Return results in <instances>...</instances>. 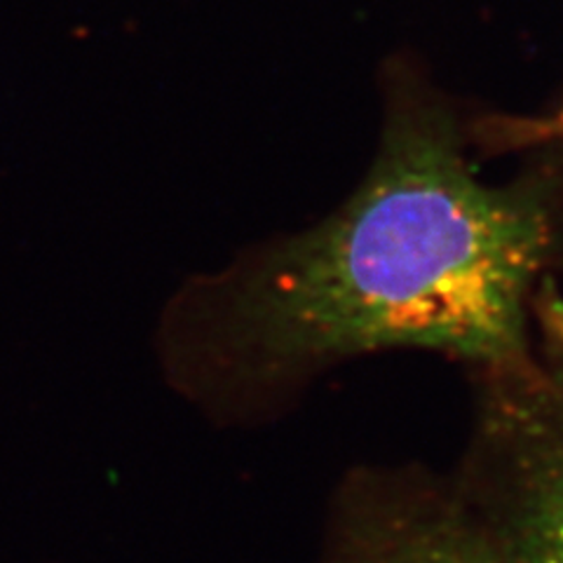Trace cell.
<instances>
[{"label":"cell","mask_w":563,"mask_h":563,"mask_svg":"<svg viewBox=\"0 0 563 563\" xmlns=\"http://www.w3.org/2000/svg\"><path fill=\"white\" fill-rule=\"evenodd\" d=\"M453 106L390 78L376 161L308 231L190 279L157 343L172 383L223 420H256L329 368L432 350L474 372L533 360L531 317L563 242V172L484 184Z\"/></svg>","instance_id":"6da1fadb"},{"label":"cell","mask_w":563,"mask_h":563,"mask_svg":"<svg viewBox=\"0 0 563 563\" xmlns=\"http://www.w3.org/2000/svg\"><path fill=\"white\" fill-rule=\"evenodd\" d=\"M474 376L453 479L509 563H563V374L533 357Z\"/></svg>","instance_id":"7a4b0ae2"},{"label":"cell","mask_w":563,"mask_h":563,"mask_svg":"<svg viewBox=\"0 0 563 563\" xmlns=\"http://www.w3.org/2000/svg\"><path fill=\"white\" fill-rule=\"evenodd\" d=\"M317 563H509L453 474L357 467L333 493Z\"/></svg>","instance_id":"3957f363"},{"label":"cell","mask_w":563,"mask_h":563,"mask_svg":"<svg viewBox=\"0 0 563 563\" xmlns=\"http://www.w3.org/2000/svg\"><path fill=\"white\" fill-rule=\"evenodd\" d=\"M533 320H538L542 339L548 341L552 366L563 374V298L552 285V279L544 282L536 296Z\"/></svg>","instance_id":"277c9868"},{"label":"cell","mask_w":563,"mask_h":563,"mask_svg":"<svg viewBox=\"0 0 563 563\" xmlns=\"http://www.w3.org/2000/svg\"><path fill=\"white\" fill-rule=\"evenodd\" d=\"M496 136L500 139H517L519 144H536V141H544L552 136H563V113H559L552 120H540V122H521V125L512 132L507 130H498Z\"/></svg>","instance_id":"5b68a950"}]
</instances>
